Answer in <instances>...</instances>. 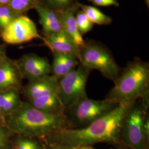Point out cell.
Segmentation results:
<instances>
[{
	"mask_svg": "<svg viewBox=\"0 0 149 149\" xmlns=\"http://www.w3.org/2000/svg\"><path fill=\"white\" fill-rule=\"evenodd\" d=\"M136 101L119 103L112 111L85 127L66 129L48 137L54 146L66 149H76L99 143L119 144L123 120Z\"/></svg>",
	"mask_w": 149,
	"mask_h": 149,
	"instance_id": "obj_1",
	"label": "cell"
},
{
	"mask_svg": "<svg viewBox=\"0 0 149 149\" xmlns=\"http://www.w3.org/2000/svg\"><path fill=\"white\" fill-rule=\"evenodd\" d=\"M6 116L7 128L26 137H48L61 130L72 128L65 114L42 111L25 102H21Z\"/></svg>",
	"mask_w": 149,
	"mask_h": 149,
	"instance_id": "obj_2",
	"label": "cell"
},
{
	"mask_svg": "<svg viewBox=\"0 0 149 149\" xmlns=\"http://www.w3.org/2000/svg\"><path fill=\"white\" fill-rule=\"evenodd\" d=\"M106 98L118 104L135 102L149 93V66L136 59L122 71Z\"/></svg>",
	"mask_w": 149,
	"mask_h": 149,
	"instance_id": "obj_3",
	"label": "cell"
},
{
	"mask_svg": "<svg viewBox=\"0 0 149 149\" xmlns=\"http://www.w3.org/2000/svg\"><path fill=\"white\" fill-rule=\"evenodd\" d=\"M118 104L117 102L108 98L94 100L87 97L66 107L64 114L72 128H84L106 115Z\"/></svg>",
	"mask_w": 149,
	"mask_h": 149,
	"instance_id": "obj_4",
	"label": "cell"
},
{
	"mask_svg": "<svg viewBox=\"0 0 149 149\" xmlns=\"http://www.w3.org/2000/svg\"><path fill=\"white\" fill-rule=\"evenodd\" d=\"M79 61L81 64L92 70L98 71L103 76L114 81L122 70L112 54L102 45L93 41L86 42L80 50Z\"/></svg>",
	"mask_w": 149,
	"mask_h": 149,
	"instance_id": "obj_5",
	"label": "cell"
},
{
	"mask_svg": "<svg viewBox=\"0 0 149 149\" xmlns=\"http://www.w3.org/2000/svg\"><path fill=\"white\" fill-rule=\"evenodd\" d=\"M149 106L138 100L124 118L120 133V140L132 149H146L144 122L148 116Z\"/></svg>",
	"mask_w": 149,
	"mask_h": 149,
	"instance_id": "obj_6",
	"label": "cell"
},
{
	"mask_svg": "<svg viewBox=\"0 0 149 149\" xmlns=\"http://www.w3.org/2000/svg\"><path fill=\"white\" fill-rule=\"evenodd\" d=\"M91 71L80 63L74 69L59 79L58 95L65 108L88 97L86 85Z\"/></svg>",
	"mask_w": 149,
	"mask_h": 149,
	"instance_id": "obj_7",
	"label": "cell"
},
{
	"mask_svg": "<svg viewBox=\"0 0 149 149\" xmlns=\"http://www.w3.org/2000/svg\"><path fill=\"white\" fill-rule=\"evenodd\" d=\"M1 38L9 44H19L35 38H42L35 23L29 17L23 15L16 17L2 29Z\"/></svg>",
	"mask_w": 149,
	"mask_h": 149,
	"instance_id": "obj_8",
	"label": "cell"
},
{
	"mask_svg": "<svg viewBox=\"0 0 149 149\" xmlns=\"http://www.w3.org/2000/svg\"><path fill=\"white\" fill-rule=\"evenodd\" d=\"M18 67L20 74L29 81L47 76L51 72V65L48 60L35 54L23 56Z\"/></svg>",
	"mask_w": 149,
	"mask_h": 149,
	"instance_id": "obj_9",
	"label": "cell"
},
{
	"mask_svg": "<svg viewBox=\"0 0 149 149\" xmlns=\"http://www.w3.org/2000/svg\"><path fill=\"white\" fill-rule=\"evenodd\" d=\"M58 81L53 75H48L39 79L30 81L24 88L23 93L28 100L54 93H58Z\"/></svg>",
	"mask_w": 149,
	"mask_h": 149,
	"instance_id": "obj_10",
	"label": "cell"
},
{
	"mask_svg": "<svg viewBox=\"0 0 149 149\" xmlns=\"http://www.w3.org/2000/svg\"><path fill=\"white\" fill-rule=\"evenodd\" d=\"M33 8L37 11L39 23L43 28L45 36L56 34L63 31L61 22L56 11L49 8L41 2L35 1Z\"/></svg>",
	"mask_w": 149,
	"mask_h": 149,
	"instance_id": "obj_11",
	"label": "cell"
},
{
	"mask_svg": "<svg viewBox=\"0 0 149 149\" xmlns=\"http://www.w3.org/2000/svg\"><path fill=\"white\" fill-rule=\"evenodd\" d=\"M44 41L53 53L68 54L79 59V49L64 31L45 36Z\"/></svg>",
	"mask_w": 149,
	"mask_h": 149,
	"instance_id": "obj_12",
	"label": "cell"
},
{
	"mask_svg": "<svg viewBox=\"0 0 149 149\" xmlns=\"http://www.w3.org/2000/svg\"><path fill=\"white\" fill-rule=\"evenodd\" d=\"M57 12L60 18L63 31L80 50L85 46L86 42L79 32L76 23V7L73 6L66 10Z\"/></svg>",
	"mask_w": 149,
	"mask_h": 149,
	"instance_id": "obj_13",
	"label": "cell"
},
{
	"mask_svg": "<svg viewBox=\"0 0 149 149\" xmlns=\"http://www.w3.org/2000/svg\"><path fill=\"white\" fill-rule=\"evenodd\" d=\"M53 55L51 72L52 75L58 80L69 74L80 64L79 59L72 55L55 53H54Z\"/></svg>",
	"mask_w": 149,
	"mask_h": 149,
	"instance_id": "obj_14",
	"label": "cell"
},
{
	"mask_svg": "<svg viewBox=\"0 0 149 149\" xmlns=\"http://www.w3.org/2000/svg\"><path fill=\"white\" fill-rule=\"evenodd\" d=\"M19 72L10 62L0 64V92L17 88L20 85Z\"/></svg>",
	"mask_w": 149,
	"mask_h": 149,
	"instance_id": "obj_15",
	"label": "cell"
},
{
	"mask_svg": "<svg viewBox=\"0 0 149 149\" xmlns=\"http://www.w3.org/2000/svg\"><path fill=\"white\" fill-rule=\"evenodd\" d=\"M28 103L34 108L44 112L64 114L65 110L57 93L28 100Z\"/></svg>",
	"mask_w": 149,
	"mask_h": 149,
	"instance_id": "obj_16",
	"label": "cell"
},
{
	"mask_svg": "<svg viewBox=\"0 0 149 149\" xmlns=\"http://www.w3.org/2000/svg\"><path fill=\"white\" fill-rule=\"evenodd\" d=\"M83 11L88 19L93 24L99 25H108L112 22V18L109 16H107L96 7L91 6L85 5L77 3L76 4Z\"/></svg>",
	"mask_w": 149,
	"mask_h": 149,
	"instance_id": "obj_17",
	"label": "cell"
},
{
	"mask_svg": "<svg viewBox=\"0 0 149 149\" xmlns=\"http://www.w3.org/2000/svg\"><path fill=\"white\" fill-rule=\"evenodd\" d=\"M75 17L78 29L82 36L90 32L92 29L93 23L88 19L83 11L81 10L76 12Z\"/></svg>",
	"mask_w": 149,
	"mask_h": 149,
	"instance_id": "obj_18",
	"label": "cell"
},
{
	"mask_svg": "<svg viewBox=\"0 0 149 149\" xmlns=\"http://www.w3.org/2000/svg\"><path fill=\"white\" fill-rule=\"evenodd\" d=\"M36 0H10L8 7L15 13H23L33 8Z\"/></svg>",
	"mask_w": 149,
	"mask_h": 149,
	"instance_id": "obj_19",
	"label": "cell"
},
{
	"mask_svg": "<svg viewBox=\"0 0 149 149\" xmlns=\"http://www.w3.org/2000/svg\"><path fill=\"white\" fill-rule=\"evenodd\" d=\"M49 8L56 12L64 11L74 6V0H43Z\"/></svg>",
	"mask_w": 149,
	"mask_h": 149,
	"instance_id": "obj_20",
	"label": "cell"
},
{
	"mask_svg": "<svg viewBox=\"0 0 149 149\" xmlns=\"http://www.w3.org/2000/svg\"><path fill=\"white\" fill-rule=\"evenodd\" d=\"M13 12L8 6H0V28L1 29H3L16 18Z\"/></svg>",
	"mask_w": 149,
	"mask_h": 149,
	"instance_id": "obj_21",
	"label": "cell"
},
{
	"mask_svg": "<svg viewBox=\"0 0 149 149\" xmlns=\"http://www.w3.org/2000/svg\"><path fill=\"white\" fill-rule=\"evenodd\" d=\"M20 102L21 101H19L18 93L16 91H15L10 98L7 100V101L6 102L3 106L1 108L2 116L5 115L6 116L18 106Z\"/></svg>",
	"mask_w": 149,
	"mask_h": 149,
	"instance_id": "obj_22",
	"label": "cell"
},
{
	"mask_svg": "<svg viewBox=\"0 0 149 149\" xmlns=\"http://www.w3.org/2000/svg\"><path fill=\"white\" fill-rule=\"evenodd\" d=\"M39 144L29 139H22L17 143L16 149H35Z\"/></svg>",
	"mask_w": 149,
	"mask_h": 149,
	"instance_id": "obj_23",
	"label": "cell"
},
{
	"mask_svg": "<svg viewBox=\"0 0 149 149\" xmlns=\"http://www.w3.org/2000/svg\"><path fill=\"white\" fill-rule=\"evenodd\" d=\"M8 133L5 128L0 127V149H8L9 148Z\"/></svg>",
	"mask_w": 149,
	"mask_h": 149,
	"instance_id": "obj_24",
	"label": "cell"
},
{
	"mask_svg": "<svg viewBox=\"0 0 149 149\" xmlns=\"http://www.w3.org/2000/svg\"><path fill=\"white\" fill-rule=\"evenodd\" d=\"M95 5L98 6H119V3L117 0H89Z\"/></svg>",
	"mask_w": 149,
	"mask_h": 149,
	"instance_id": "obj_25",
	"label": "cell"
},
{
	"mask_svg": "<svg viewBox=\"0 0 149 149\" xmlns=\"http://www.w3.org/2000/svg\"><path fill=\"white\" fill-rule=\"evenodd\" d=\"M15 91H7L0 93V108H2L7 100L10 98Z\"/></svg>",
	"mask_w": 149,
	"mask_h": 149,
	"instance_id": "obj_26",
	"label": "cell"
},
{
	"mask_svg": "<svg viewBox=\"0 0 149 149\" xmlns=\"http://www.w3.org/2000/svg\"><path fill=\"white\" fill-rule=\"evenodd\" d=\"M10 0H0V6L8 4Z\"/></svg>",
	"mask_w": 149,
	"mask_h": 149,
	"instance_id": "obj_27",
	"label": "cell"
},
{
	"mask_svg": "<svg viewBox=\"0 0 149 149\" xmlns=\"http://www.w3.org/2000/svg\"><path fill=\"white\" fill-rule=\"evenodd\" d=\"M76 149H94L92 146H91V145H87V146H81L80 148H78Z\"/></svg>",
	"mask_w": 149,
	"mask_h": 149,
	"instance_id": "obj_28",
	"label": "cell"
},
{
	"mask_svg": "<svg viewBox=\"0 0 149 149\" xmlns=\"http://www.w3.org/2000/svg\"><path fill=\"white\" fill-rule=\"evenodd\" d=\"M54 148L53 149H66L63 147H61V146H54Z\"/></svg>",
	"mask_w": 149,
	"mask_h": 149,
	"instance_id": "obj_29",
	"label": "cell"
},
{
	"mask_svg": "<svg viewBox=\"0 0 149 149\" xmlns=\"http://www.w3.org/2000/svg\"><path fill=\"white\" fill-rule=\"evenodd\" d=\"M2 117V110L1 108H0V119H1V118Z\"/></svg>",
	"mask_w": 149,
	"mask_h": 149,
	"instance_id": "obj_30",
	"label": "cell"
},
{
	"mask_svg": "<svg viewBox=\"0 0 149 149\" xmlns=\"http://www.w3.org/2000/svg\"><path fill=\"white\" fill-rule=\"evenodd\" d=\"M145 2H146V5L149 6V0H145Z\"/></svg>",
	"mask_w": 149,
	"mask_h": 149,
	"instance_id": "obj_31",
	"label": "cell"
},
{
	"mask_svg": "<svg viewBox=\"0 0 149 149\" xmlns=\"http://www.w3.org/2000/svg\"><path fill=\"white\" fill-rule=\"evenodd\" d=\"M0 55H2V52L1 50V49H0Z\"/></svg>",
	"mask_w": 149,
	"mask_h": 149,
	"instance_id": "obj_32",
	"label": "cell"
},
{
	"mask_svg": "<svg viewBox=\"0 0 149 149\" xmlns=\"http://www.w3.org/2000/svg\"><path fill=\"white\" fill-rule=\"evenodd\" d=\"M1 55H0V57H1Z\"/></svg>",
	"mask_w": 149,
	"mask_h": 149,
	"instance_id": "obj_33",
	"label": "cell"
}]
</instances>
